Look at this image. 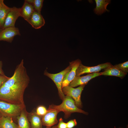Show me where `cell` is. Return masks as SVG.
<instances>
[{
  "label": "cell",
  "instance_id": "17",
  "mask_svg": "<svg viewBox=\"0 0 128 128\" xmlns=\"http://www.w3.org/2000/svg\"><path fill=\"white\" fill-rule=\"evenodd\" d=\"M96 6L94 9L95 13L98 15H100L106 11L109 10L107 9V5L110 2V0H95Z\"/></svg>",
  "mask_w": 128,
  "mask_h": 128
},
{
  "label": "cell",
  "instance_id": "15",
  "mask_svg": "<svg viewBox=\"0 0 128 128\" xmlns=\"http://www.w3.org/2000/svg\"><path fill=\"white\" fill-rule=\"evenodd\" d=\"M104 69L103 72H101V75L115 76L122 79L126 75L112 65Z\"/></svg>",
  "mask_w": 128,
  "mask_h": 128
},
{
  "label": "cell",
  "instance_id": "1",
  "mask_svg": "<svg viewBox=\"0 0 128 128\" xmlns=\"http://www.w3.org/2000/svg\"><path fill=\"white\" fill-rule=\"evenodd\" d=\"M30 80L22 59L17 66L13 75L0 88V100L25 106L24 94Z\"/></svg>",
  "mask_w": 128,
  "mask_h": 128
},
{
  "label": "cell",
  "instance_id": "31",
  "mask_svg": "<svg viewBox=\"0 0 128 128\" xmlns=\"http://www.w3.org/2000/svg\"><path fill=\"white\" fill-rule=\"evenodd\" d=\"M122 128V127H119V128ZM126 128H128V127H127Z\"/></svg>",
  "mask_w": 128,
  "mask_h": 128
},
{
  "label": "cell",
  "instance_id": "19",
  "mask_svg": "<svg viewBox=\"0 0 128 128\" xmlns=\"http://www.w3.org/2000/svg\"><path fill=\"white\" fill-rule=\"evenodd\" d=\"M10 9L11 8L5 5L0 9V27L1 30L2 29L5 21Z\"/></svg>",
  "mask_w": 128,
  "mask_h": 128
},
{
  "label": "cell",
  "instance_id": "23",
  "mask_svg": "<svg viewBox=\"0 0 128 128\" xmlns=\"http://www.w3.org/2000/svg\"><path fill=\"white\" fill-rule=\"evenodd\" d=\"M67 128H73L77 124V122L76 119H74L70 120L66 123Z\"/></svg>",
  "mask_w": 128,
  "mask_h": 128
},
{
  "label": "cell",
  "instance_id": "2",
  "mask_svg": "<svg viewBox=\"0 0 128 128\" xmlns=\"http://www.w3.org/2000/svg\"><path fill=\"white\" fill-rule=\"evenodd\" d=\"M48 109H55L59 112H63L65 119L68 118L71 114L74 112L82 113L86 115L88 114L87 112L78 108L75 105L73 99L68 96H65L61 104L58 105L52 104L49 106Z\"/></svg>",
  "mask_w": 128,
  "mask_h": 128
},
{
  "label": "cell",
  "instance_id": "18",
  "mask_svg": "<svg viewBox=\"0 0 128 128\" xmlns=\"http://www.w3.org/2000/svg\"><path fill=\"white\" fill-rule=\"evenodd\" d=\"M11 118L2 115L0 120V128H18L17 125L15 123Z\"/></svg>",
  "mask_w": 128,
  "mask_h": 128
},
{
  "label": "cell",
  "instance_id": "20",
  "mask_svg": "<svg viewBox=\"0 0 128 128\" xmlns=\"http://www.w3.org/2000/svg\"><path fill=\"white\" fill-rule=\"evenodd\" d=\"M121 71L127 75L128 72V61L114 65Z\"/></svg>",
  "mask_w": 128,
  "mask_h": 128
},
{
  "label": "cell",
  "instance_id": "28",
  "mask_svg": "<svg viewBox=\"0 0 128 128\" xmlns=\"http://www.w3.org/2000/svg\"><path fill=\"white\" fill-rule=\"evenodd\" d=\"M25 0L28 3L32 5L34 0Z\"/></svg>",
  "mask_w": 128,
  "mask_h": 128
},
{
  "label": "cell",
  "instance_id": "30",
  "mask_svg": "<svg viewBox=\"0 0 128 128\" xmlns=\"http://www.w3.org/2000/svg\"><path fill=\"white\" fill-rule=\"evenodd\" d=\"M1 116H2V115L0 113V119Z\"/></svg>",
  "mask_w": 128,
  "mask_h": 128
},
{
  "label": "cell",
  "instance_id": "26",
  "mask_svg": "<svg viewBox=\"0 0 128 128\" xmlns=\"http://www.w3.org/2000/svg\"><path fill=\"white\" fill-rule=\"evenodd\" d=\"M2 62L0 60V74H5L2 69Z\"/></svg>",
  "mask_w": 128,
  "mask_h": 128
},
{
  "label": "cell",
  "instance_id": "10",
  "mask_svg": "<svg viewBox=\"0 0 128 128\" xmlns=\"http://www.w3.org/2000/svg\"><path fill=\"white\" fill-rule=\"evenodd\" d=\"M48 110L47 112L41 117L42 122L43 125L47 127H51L58 123L57 115L59 112L53 109H48Z\"/></svg>",
  "mask_w": 128,
  "mask_h": 128
},
{
  "label": "cell",
  "instance_id": "32",
  "mask_svg": "<svg viewBox=\"0 0 128 128\" xmlns=\"http://www.w3.org/2000/svg\"><path fill=\"white\" fill-rule=\"evenodd\" d=\"M1 30V28H0V31Z\"/></svg>",
  "mask_w": 128,
  "mask_h": 128
},
{
  "label": "cell",
  "instance_id": "22",
  "mask_svg": "<svg viewBox=\"0 0 128 128\" xmlns=\"http://www.w3.org/2000/svg\"><path fill=\"white\" fill-rule=\"evenodd\" d=\"M48 111V109L44 106L40 105L38 107L35 111L36 114L41 117L45 115Z\"/></svg>",
  "mask_w": 128,
  "mask_h": 128
},
{
  "label": "cell",
  "instance_id": "12",
  "mask_svg": "<svg viewBox=\"0 0 128 128\" xmlns=\"http://www.w3.org/2000/svg\"><path fill=\"white\" fill-rule=\"evenodd\" d=\"M34 28L38 29L45 25L44 19L41 13L34 11L28 22Z\"/></svg>",
  "mask_w": 128,
  "mask_h": 128
},
{
  "label": "cell",
  "instance_id": "6",
  "mask_svg": "<svg viewBox=\"0 0 128 128\" xmlns=\"http://www.w3.org/2000/svg\"><path fill=\"white\" fill-rule=\"evenodd\" d=\"M112 65L110 63L107 62L95 66L89 67L84 66L81 63L76 70V77L80 76L86 73L99 72L102 69H104Z\"/></svg>",
  "mask_w": 128,
  "mask_h": 128
},
{
  "label": "cell",
  "instance_id": "21",
  "mask_svg": "<svg viewBox=\"0 0 128 128\" xmlns=\"http://www.w3.org/2000/svg\"><path fill=\"white\" fill-rule=\"evenodd\" d=\"M43 1V0H34L32 5L34 11L41 13Z\"/></svg>",
  "mask_w": 128,
  "mask_h": 128
},
{
  "label": "cell",
  "instance_id": "5",
  "mask_svg": "<svg viewBox=\"0 0 128 128\" xmlns=\"http://www.w3.org/2000/svg\"><path fill=\"white\" fill-rule=\"evenodd\" d=\"M85 85H81L76 88L69 86L64 87L62 89L64 94L71 97L74 101L76 105L80 109L82 107L81 94Z\"/></svg>",
  "mask_w": 128,
  "mask_h": 128
},
{
  "label": "cell",
  "instance_id": "25",
  "mask_svg": "<svg viewBox=\"0 0 128 128\" xmlns=\"http://www.w3.org/2000/svg\"><path fill=\"white\" fill-rule=\"evenodd\" d=\"M56 126L57 128H67L66 123L63 121L62 118L59 119L58 123Z\"/></svg>",
  "mask_w": 128,
  "mask_h": 128
},
{
  "label": "cell",
  "instance_id": "7",
  "mask_svg": "<svg viewBox=\"0 0 128 128\" xmlns=\"http://www.w3.org/2000/svg\"><path fill=\"white\" fill-rule=\"evenodd\" d=\"M81 63V61L79 59H77L69 63L71 68L64 77L62 83V89L69 86L70 83L74 79L76 76V70Z\"/></svg>",
  "mask_w": 128,
  "mask_h": 128
},
{
  "label": "cell",
  "instance_id": "4",
  "mask_svg": "<svg viewBox=\"0 0 128 128\" xmlns=\"http://www.w3.org/2000/svg\"><path fill=\"white\" fill-rule=\"evenodd\" d=\"M71 68V65L69 64V66L65 69L58 73H48L46 70L44 72V75L50 78L55 83L58 90L59 96L62 100L65 96L62 90V85L63 80L65 75L70 70Z\"/></svg>",
  "mask_w": 128,
  "mask_h": 128
},
{
  "label": "cell",
  "instance_id": "11",
  "mask_svg": "<svg viewBox=\"0 0 128 128\" xmlns=\"http://www.w3.org/2000/svg\"><path fill=\"white\" fill-rule=\"evenodd\" d=\"M101 72L95 73H89L82 76L76 77L69 86L73 87L78 86L86 85L92 78L101 75Z\"/></svg>",
  "mask_w": 128,
  "mask_h": 128
},
{
  "label": "cell",
  "instance_id": "14",
  "mask_svg": "<svg viewBox=\"0 0 128 128\" xmlns=\"http://www.w3.org/2000/svg\"><path fill=\"white\" fill-rule=\"evenodd\" d=\"M34 11L33 5L25 0L22 7L20 8V17L28 22Z\"/></svg>",
  "mask_w": 128,
  "mask_h": 128
},
{
  "label": "cell",
  "instance_id": "8",
  "mask_svg": "<svg viewBox=\"0 0 128 128\" xmlns=\"http://www.w3.org/2000/svg\"><path fill=\"white\" fill-rule=\"evenodd\" d=\"M20 35L18 28L15 27H7L0 31V41H3L11 43L15 36Z\"/></svg>",
  "mask_w": 128,
  "mask_h": 128
},
{
  "label": "cell",
  "instance_id": "16",
  "mask_svg": "<svg viewBox=\"0 0 128 128\" xmlns=\"http://www.w3.org/2000/svg\"><path fill=\"white\" fill-rule=\"evenodd\" d=\"M28 117L30 123L31 128H42L41 117L37 115L35 111L28 113Z\"/></svg>",
  "mask_w": 128,
  "mask_h": 128
},
{
  "label": "cell",
  "instance_id": "24",
  "mask_svg": "<svg viewBox=\"0 0 128 128\" xmlns=\"http://www.w3.org/2000/svg\"><path fill=\"white\" fill-rule=\"evenodd\" d=\"M9 78V77L7 76L5 74H0V88L3 83Z\"/></svg>",
  "mask_w": 128,
  "mask_h": 128
},
{
  "label": "cell",
  "instance_id": "27",
  "mask_svg": "<svg viewBox=\"0 0 128 128\" xmlns=\"http://www.w3.org/2000/svg\"><path fill=\"white\" fill-rule=\"evenodd\" d=\"M4 1L3 0H0V9L5 5L4 3Z\"/></svg>",
  "mask_w": 128,
  "mask_h": 128
},
{
  "label": "cell",
  "instance_id": "13",
  "mask_svg": "<svg viewBox=\"0 0 128 128\" xmlns=\"http://www.w3.org/2000/svg\"><path fill=\"white\" fill-rule=\"evenodd\" d=\"M28 113L26 107L22 111L20 114L16 117L18 122V128H31L28 119Z\"/></svg>",
  "mask_w": 128,
  "mask_h": 128
},
{
  "label": "cell",
  "instance_id": "3",
  "mask_svg": "<svg viewBox=\"0 0 128 128\" xmlns=\"http://www.w3.org/2000/svg\"><path fill=\"white\" fill-rule=\"evenodd\" d=\"M25 107L0 100V113L5 116L12 118L16 117Z\"/></svg>",
  "mask_w": 128,
  "mask_h": 128
},
{
  "label": "cell",
  "instance_id": "29",
  "mask_svg": "<svg viewBox=\"0 0 128 128\" xmlns=\"http://www.w3.org/2000/svg\"><path fill=\"white\" fill-rule=\"evenodd\" d=\"M46 128H57V127L56 125H55V126H53L52 127H46Z\"/></svg>",
  "mask_w": 128,
  "mask_h": 128
},
{
  "label": "cell",
  "instance_id": "9",
  "mask_svg": "<svg viewBox=\"0 0 128 128\" xmlns=\"http://www.w3.org/2000/svg\"><path fill=\"white\" fill-rule=\"evenodd\" d=\"M20 16V8L15 7L11 8L5 21L2 29L7 27H14L16 21Z\"/></svg>",
  "mask_w": 128,
  "mask_h": 128
}]
</instances>
